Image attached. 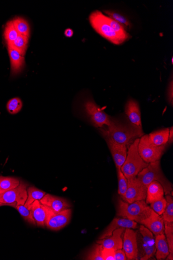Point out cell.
Masks as SVG:
<instances>
[{"label": "cell", "instance_id": "6da1fadb", "mask_svg": "<svg viewBox=\"0 0 173 260\" xmlns=\"http://www.w3.org/2000/svg\"><path fill=\"white\" fill-rule=\"evenodd\" d=\"M99 131L104 138H109L126 147L144 135L142 127L131 123L124 124L114 119L109 126L100 128Z\"/></svg>", "mask_w": 173, "mask_h": 260}, {"label": "cell", "instance_id": "7a4b0ae2", "mask_svg": "<svg viewBox=\"0 0 173 260\" xmlns=\"http://www.w3.org/2000/svg\"><path fill=\"white\" fill-rule=\"evenodd\" d=\"M152 209L145 200H140L129 204L118 198L117 215L120 217L140 223L150 215Z\"/></svg>", "mask_w": 173, "mask_h": 260}, {"label": "cell", "instance_id": "3957f363", "mask_svg": "<svg viewBox=\"0 0 173 260\" xmlns=\"http://www.w3.org/2000/svg\"><path fill=\"white\" fill-rule=\"evenodd\" d=\"M137 177L147 188L152 181L160 182L164 187L166 195H172V184L164 174L161 168L160 161L150 163L147 167L138 173Z\"/></svg>", "mask_w": 173, "mask_h": 260}, {"label": "cell", "instance_id": "277c9868", "mask_svg": "<svg viewBox=\"0 0 173 260\" xmlns=\"http://www.w3.org/2000/svg\"><path fill=\"white\" fill-rule=\"evenodd\" d=\"M140 138L136 139L128 147L126 160L120 169L127 179L136 177L138 173L149 165L139 154L138 144Z\"/></svg>", "mask_w": 173, "mask_h": 260}, {"label": "cell", "instance_id": "5b68a950", "mask_svg": "<svg viewBox=\"0 0 173 260\" xmlns=\"http://www.w3.org/2000/svg\"><path fill=\"white\" fill-rule=\"evenodd\" d=\"M104 14L99 11H94L90 14V21L92 28L98 34L113 44H122L125 41L112 30L104 20Z\"/></svg>", "mask_w": 173, "mask_h": 260}, {"label": "cell", "instance_id": "8992f818", "mask_svg": "<svg viewBox=\"0 0 173 260\" xmlns=\"http://www.w3.org/2000/svg\"><path fill=\"white\" fill-rule=\"evenodd\" d=\"M166 146H156L150 141L148 135L144 134L140 138L138 151L142 160L147 163L160 161Z\"/></svg>", "mask_w": 173, "mask_h": 260}, {"label": "cell", "instance_id": "52a82bcc", "mask_svg": "<svg viewBox=\"0 0 173 260\" xmlns=\"http://www.w3.org/2000/svg\"><path fill=\"white\" fill-rule=\"evenodd\" d=\"M84 111L93 125L100 128L109 126L112 120L92 99H86L84 103Z\"/></svg>", "mask_w": 173, "mask_h": 260}, {"label": "cell", "instance_id": "ba28073f", "mask_svg": "<svg viewBox=\"0 0 173 260\" xmlns=\"http://www.w3.org/2000/svg\"><path fill=\"white\" fill-rule=\"evenodd\" d=\"M28 187L26 183L20 180V185L16 188L0 194V203L15 208L18 205H24L28 196Z\"/></svg>", "mask_w": 173, "mask_h": 260}, {"label": "cell", "instance_id": "9c48e42d", "mask_svg": "<svg viewBox=\"0 0 173 260\" xmlns=\"http://www.w3.org/2000/svg\"><path fill=\"white\" fill-rule=\"evenodd\" d=\"M44 206L46 212V227L48 229L59 230L70 222L72 215L70 208L56 212L46 206Z\"/></svg>", "mask_w": 173, "mask_h": 260}, {"label": "cell", "instance_id": "30bf717a", "mask_svg": "<svg viewBox=\"0 0 173 260\" xmlns=\"http://www.w3.org/2000/svg\"><path fill=\"white\" fill-rule=\"evenodd\" d=\"M147 187L144 186L137 176L128 179V187L123 198L126 203L131 204L140 200H145L146 198Z\"/></svg>", "mask_w": 173, "mask_h": 260}, {"label": "cell", "instance_id": "8fae6325", "mask_svg": "<svg viewBox=\"0 0 173 260\" xmlns=\"http://www.w3.org/2000/svg\"><path fill=\"white\" fill-rule=\"evenodd\" d=\"M122 248H124L127 259H138L139 252L137 233L133 229H125Z\"/></svg>", "mask_w": 173, "mask_h": 260}, {"label": "cell", "instance_id": "7c38bea8", "mask_svg": "<svg viewBox=\"0 0 173 260\" xmlns=\"http://www.w3.org/2000/svg\"><path fill=\"white\" fill-rule=\"evenodd\" d=\"M140 239L142 242V256L141 260H148L152 257L156 253L155 239L152 233L146 226L141 225L140 227Z\"/></svg>", "mask_w": 173, "mask_h": 260}, {"label": "cell", "instance_id": "4fadbf2b", "mask_svg": "<svg viewBox=\"0 0 173 260\" xmlns=\"http://www.w3.org/2000/svg\"><path fill=\"white\" fill-rule=\"evenodd\" d=\"M113 158L116 169H120L127 156L128 149L124 144L114 142L109 138H104Z\"/></svg>", "mask_w": 173, "mask_h": 260}, {"label": "cell", "instance_id": "5bb4252c", "mask_svg": "<svg viewBox=\"0 0 173 260\" xmlns=\"http://www.w3.org/2000/svg\"><path fill=\"white\" fill-rule=\"evenodd\" d=\"M142 225L148 228L155 235L164 234V222L160 215L152 209L148 218L140 222Z\"/></svg>", "mask_w": 173, "mask_h": 260}, {"label": "cell", "instance_id": "9a60e30c", "mask_svg": "<svg viewBox=\"0 0 173 260\" xmlns=\"http://www.w3.org/2000/svg\"><path fill=\"white\" fill-rule=\"evenodd\" d=\"M125 229L121 227L115 229L111 236L102 239H99L96 242L102 244L104 248L112 249L114 250L122 249L123 245L122 235Z\"/></svg>", "mask_w": 173, "mask_h": 260}, {"label": "cell", "instance_id": "2e32d148", "mask_svg": "<svg viewBox=\"0 0 173 260\" xmlns=\"http://www.w3.org/2000/svg\"><path fill=\"white\" fill-rule=\"evenodd\" d=\"M40 201L43 205L46 206L56 212L61 211L71 207L70 204L66 199L48 193H46Z\"/></svg>", "mask_w": 173, "mask_h": 260}, {"label": "cell", "instance_id": "e0dca14e", "mask_svg": "<svg viewBox=\"0 0 173 260\" xmlns=\"http://www.w3.org/2000/svg\"><path fill=\"white\" fill-rule=\"evenodd\" d=\"M121 227L136 229L138 227V225L137 222L128 219L114 218L105 229L102 234L99 237L98 239H102L111 236L115 229Z\"/></svg>", "mask_w": 173, "mask_h": 260}, {"label": "cell", "instance_id": "ac0fdd59", "mask_svg": "<svg viewBox=\"0 0 173 260\" xmlns=\"http://www.w3.org/2000/svg\"><path fill=\"white\" fill-rule=\"evenodd\" d=\"M11 67V75L17 76L21 73L25 66L24 56L18 51L8 46Z\"/></svg>", "mask_w": 173, "mask_h": 260}, {"label": "cell", "instance_id": "d6986e66", "mask_svg": "<svg viewBox=\"0 0 173 260\" xmlns=\"http://www.w3.org/2000/svg\"><path fill=\"white\" fill-rule=\"evenodd\" d=\"M125 113L130 123L142 127L141 113L138 103L134 99H129L125 106Z\"/></svg>", "mask_w": 173, "mask_h": 260}, {"label": "cell", "instance_id": "ffe728a7", "mask_svg": "<svg viewBox=\"0 0 173 260\" xmlns=\"http://www.w3.org/2000/svg\"><path fill=\"white\" fill-rule=\"evenodd\" d=\"M28 208L32 211L36 225L45 227L46 212L45 206L41 204L40 201H35Z\"/></svg>", "mask_w": 173, "mask_h": 260}, {"label": "cell", "instance_id": "44dd1931", "mask_svg": "<svg viewBox=\"0 0 173 260\" xmlns=\"http://www.w3.org/2000/svg\"><path fill=\"white\" fill-rule=\"evenodd\" d=\"M164 191L162 185L158 181H152L148 186L146 203L150 204L164 198Z\"/></svg>", "mask_w": 173, "mask_h": 260}, {"label": "cell", "instance_id": "7402d4cb", "mask_svg": "<svg viewBox=\"0 0 173 260\" xmlns=\"http://www.w3.org/2000/svg\"><path fill=\"white\" fill-rule=\"evenodd\" d=\"M156 256L157 259H164L170 254L168 245L164 234L156 235Z\"/></svg>", "mask_w": 173, "mask_h": 260}, {"label": "cell", "instance_id": "603a6c76", "mask_svg": "<svg viewBox=\"0 0 173 260\" xmlns=\"http://www.w3.org/2000/svg\"><path fill=\"white\" fill-rule=\"evenodd\" d=\"M170 129L166 128L158 130L148 134L150 141L156 146H167L168 141Z\"/></svg>", "mask_w": 173, "mask_h": 260}, {"label": "cell", "instance_id": "cb8c5ba5", "mask_svg": "<svg viewBox=\"0 0 173 260\" xmlns=\"http://www.w3.org/2000/svg\"><path fill=\"white\" fill-rule=\"evenodd\" d=\"M20 183V180L16 178L0 176V194L16 188Z\"/></svg>", "mask_w": 173, "mask_h": 260}, {"label": "cell", "instance_id": "d4e9b609", "mask_svg": "<svg viewBox=\"0 0 173 260\" xmlns=\"http://www.w3.org/2000/svg\"><path fill=\"white\" fill-rule=\"evenodd\" d=\"M27 199L24 204V206L27 208L30 207L36 200H40L47 193L42 191L36 187L31 186H28L26 189Z\"/></svg>", "mask_w": 173, "mask_h": 260}, {"label": "cell", "instance_id": "484cf974", "mask_svg": "<svg viewBox=\"0 0 173 260\" xmlns=\"http://www.w3.org/2000/svg\"><path fill=\"white\" fill-rule=\"evenodd\" d=\"M12 21L20 35L30 37V26L25 19L18 17Z\"/></svg>", "mask_w": 173, "mask_h": 260}, {"label": "cell", "instance_id": "4316f807", "mask_svg": "<svg viewBox=\"0 0 173 260\" xmlns=\"http://www.w3.org/2000/svg\"><path fill=\"white\" fill-rule=\"evenodd\" d=\"M15 26L12 21L7 23L4 31V37L7 46L10 45L19 36Z\"/></svg>", "mask_w": 173, "mask_h": 260}, {"label": "cell", "instance_id": "83f0119b", "mask_svg": "<svg viewBox=\"0 0 173 260\" xmlns=\"http://www.w3.org/2000/svg\"><path fill=\"white\" fill-rule=\"evenodd\" d=\"M28 39L30 37L19 35L12 45L8 46L15 49L24 56L28 49Z\"/></svg>", "mask_w": 173, "mask_h": 260}, {"label": "cell", "instance_id": "f1b7e54d", "mask_svg": "<svg viewBox=\"0 0 173 260\" xmlns=\"http://www.w3.org/2000/svg\"><path fill=\"white\" fill-rule=\"evenodd\" d=\"M104 19L112 30L125 41L129 38L130 35L126 32V29L121 24L106 16H104Z\"/></svg>", "mask_w": 173, "mask_h": 260}, {"label": "cell", "instance_id": "f546056e", "mask_svg": "<svg viewBox=\"0 0 173 260\" xmlns=\"http://www.w3.org/2000/svg\"><path fill=\"white\" fill-rule=\"evenodd\" d=\"M104 13L107 14L109 18L121 24L125 29H130L132 27V23L129 20L116 12L106 10Z\"/></svg>", "mask_w": 173, "mask_h": 260}, {"label": "cell", "instance_id": "4dcf8cb0", "mask_svg": "<svg viewBox=\"0 0 173 260\" xmlns=\"http://www.w3.org/2000/svg\"><path fill=\"white\" fill-rule=\"evenodd\" d=\"M166 205L162 217L164 221L173 222V198L170 195H166Z\"/></svg>", "mask_w": 173, "mask_h": 260}, {"label": "cell", "instance_id": "1f68e13d", "mask_svg": "<svg viewBox=\"0 0 173 260\" xmlns=\"http://www.w3.org/2000/svg\"><path fill=\"white\" fill-rule=\"evenodd\" d=\"M6 108L10 114H16L20 112L22 108V101L18 97L12 98L8 101Z\"/></svg>", "mask_w": 173, "mask_h": 260}, {"label": "cell", "instance_id": "d6a6232c", "mask_svg": "<svg viewBox=\"0 0 173 260\" xmlns=\"http://www.w3.org/2000/svg\"><path fill=\"white\" fill-rule=\"evenodd\" d=\"M164 222V233L166 234L170 254H173V222Z\"/></svg>", "mask_w": 173, "mask_h": 260}, {"label": "cell", "instance_id": "836d02e7", "mask_svg": "<svg viewBox=\"0 0 173 260\" xmlns=\"http://www.w3.org/2000/svg\"><path fill=\"white\" fill-rule=\"evenodd\" d=\"M117 172L118 180V192L119 195L123 199L127 190L128 179L120 169H117Z\"/></svg>", "mask_w": 173, "mask_h": 260}, {"label": "cell", "instance_id": "e575fe53", "mask_svg": "<svg viewBox=\"0 0 173 260\" xmlns=\"http://www.w3.org/2000/svg\"><path fill=\"white\" fill-rule=\"evenodd\" d=\"M16 209L18 210L26 221L33 225H36L32 213L30 209L26 207L24 205H18Z\"/></svg>", "mask_w": 173, "mask_h": 260}, {"label": "cell", "instance_id": "d590c367", "mask_svg": "<svg viewBox=\"0 0 173 260\" xmlns=\"http://www.w3.org/2000/svg\"><path fill=\"white\" fill-rule=\"evenodd\" d=\"M104 247L102 244L98 243L88 254L86 259L92 260H104L102 254V251Z\"/></svg>", "mask_w": 173, "mask_h": 260}, {"label": "cell", "instance_id": "8d00e7d4", "mask_svg": "<svg viewBox=\"0 0 173 260\" xmlns=\"http://www.w3.org/2000/svg\"><path fill=\"white\" fill-rule=\"evenodd\" d=\"M166 199L164 197L160 200L153 202L150 204V208L158 215H162L166 209Z\"/></svg>", "mask_w": 173, "mask_h": 260}, {"label": "cell", "instance_id": "74e56055", "mask_svg": "<svg viewBox=\"0 0 173 260\" xmlns=\"http://www.w3.org/2000/svg\"><path fill=\"white\" fill-rule=\"evenodd\" d=\"M114 251L112 249L104 247L102 254L104 260H114Z\"/></svg>", "mask_w": 173, "mask_h": 260}, {"label": "cell", "instance_id": "f35d334b", "mask_svg": "<svg viewBox=\"0 0 173 260\" xmlns=\"http://www.w3.org/2000/svg\"><path fill=\"white\" fill-rule=\"evenodd\" d=\"M173 82L172 80H171L168 84V99L169 104L171 106L173 105Z\"/></svg>", "mask_w": 173, "mask_h": 260}, {"label": "cell", "instance_id": "ab89813d", "mask_svg": "<svg viewBox=\"0 0 173 260\" xmlns=\"http://www.w3.org/2000/svg\"><path fill=\"white\" fill-rule=\"evenodd\" d=\"M127 259L126 253L124 250L118 249L114 251V260H126Z\"/></svg>", "mask_w": 173, "mask_h": 260}, {"label": "cell", "instance_id": "60d3db41", "mask_svg": "<svg viewBox=\"0 0 173 260\" xmlns=\"http://www.w3.org/2000/svg\"><path fill=\"white\" fill-rule=\"evenodd\" d=\"M170 129V133H169V138H168V144H172L173 142V127L172 126L169 128Z\"/></svg>", "mask_w": 173, "mask_h": 260}, {"label": "cell", "instance_id": "b9f144b4", "mask_svg": "<svg viewBox=\"0 0 173 260\" xmlns=\"http://www.w3.org/2000/svg\"><path fill=\"white\" fill-rule=\"evenodd\" d=\"M64 35L66 37L70 38L74 35V32L70 29H67L64 32Z\"/></svg>", "mask_w": 173, "mask_h": 260}, {"label": "cell", "instance_id": "7bdbcfd3", "mask_svg": "<svg viewBox=\"0 0 173 260\" xmlns=\"http://www.w3.org/2000/svg\"><path fill=\"white\" fill-rule=\"evenodd\" d=\"M6 206L5 204H2V203H0V207H2V206Z\"/></svg>", "mask_w": 173, "mask_h": 260}]
</instances>
